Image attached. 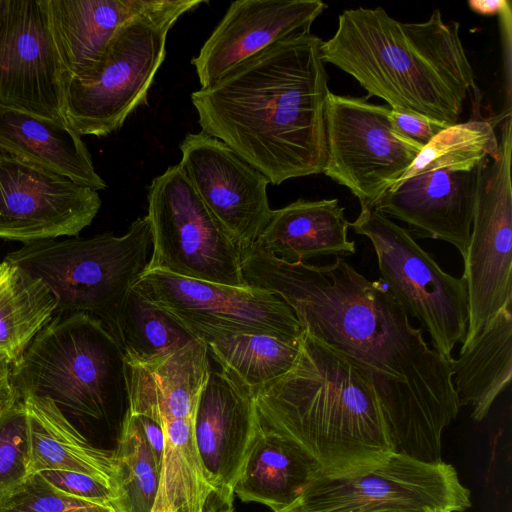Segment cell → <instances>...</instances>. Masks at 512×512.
Here are the masks:
<instances>
[{
    "mask_svg": "<svg viewBox=\"0 0 512 512\" xmlns=\"http://www.w3.org/2000/svg\"><path fill=\"white\" fill-rule=\"evenodd\" d=\"M248 285L271 291L302 329L353 362L373 383L395 452L442 461V434L459 411L451 365L378 282L341 257L288 262L253 244L242 251Z\"/></svg>",
    "mask_w": 512,
    "mask_h": 512,
    "instance_id": "obj_1",
    "label": "cell"
},
{
    "mask_svg": "<svg viewBox=\"0 0 512 512\" xmlns=\"http://www.w3.org/2000/svg\"><path fill=\"white\" fill-rule=\"evenodd\" d=\"M322 41L311 32L279 40L191 94L201 131L272 185L324 173L331 92Z\"/></svg>",
    "mask_w": 512,
    "mask_h": 512,
    "instance_id": "obj_2",
    "label": "cell"
},
{
    "mask_svg": "<svg viewBox=\"0 0 512 512\" xmlns=\"http://www.w3.org/2000/svg\"><path fill=\"white\" fill-rule=\"evenodd\" d=\"M458 22L435 9L424 22H400L384 8L346 9L321 44L324 63L351 75L392 110L446 127L457 124L466 96L477 92Z\"/></svg>",
    "mask_w": 512,
    "mask_h": 512,
    "instance_id": "obj_3",
    "label": "cell"
},
{
    "mask_svg": "<svg viewBox=\"0 0 512 512\" xmlns=\"http://www.w3.org/2000/svg\"><path fill=\"white\" fill-rule=\"evenodd\" d=\"M252 394L260 426L297 444L327 476L369 469L395 452L370 378L305 330L291 368Z\"/></svg>",
    "mask_w": 512,
    "mask_h": 512,
    "instance_id": "obj_4",
    "label": "cell"
},
{
    "mask_svg": "<svg viewBox=\"0 0 512 512\" xmlns=\"http://www.w3.org/2000/svg\"><path fill=\"white\" fill-rule=\"evenodd\" d=\"M19 392L51 399L68 417L120 428L127 410L124 351L97 318L59 315L12 365Z\"/></svg>",
    "mask_w": 512,
    "mask_h": 512,
    "instance_id": "obj_5",
    "label": "cell"
},
{
    "mask_svg": "<svg viewBox=\"0 0 512 512\" xmlns=\"http://www.w3.org/2000/svg\"><path fill=\"white\" fill-rule=\"evenodd\" d=\"M149 253L150 226L143 216L120 236L107 232L26 243L4 261L40 279L54 296L57 313L93 316L116 338L122 304L146 270Z\"/></svg>",
    "mask_w": 512,
    "mask_h": 512,
    "instance_id": "obj_6",
    "label": "cell"
},
{
    "mask_svg": "<svg viewBox=\"0 0 512 512\" xmlns=\"http://www.w3.org/2000/svg\"><path fill=\"white\" fill-rule=\"evenodd\" d=\"M206 0H163L129 21L114 36L101 61L86 75L70 79L68 125L80 136L104 137L121 128L149 89L166 57L169 30Z\"/></svg>",
    "mask_w": 512,
    "mask_h": 512,
    "instance_id": "obj_7",
    "label": "cell"
},
{
    "mask_svg": "<svg viewBox=\"0 0 512 512\" xmlns=\"http://www.w3.org/2000/svg\"><path fill=\"white\" fill-rule=\"evenodd\" d=\"M350 226L371 241L387 290L425 328L433 349L451 363L469 321L465 278L444 272L407 229L375 208L361 206Z\"/></svg>",
    "mask_w": 512,
    "mask_h": 512,
    "instance_id": "obj_8",
    "label": "cell"
},
{
    "mask_svg": "<svg viewBox=\"0 0 512 512\" xmlns=\"http://www.w3.org/2000/svg\"><path fill=\"white\" fill-rule=\"evenodd\" d=\"M151 253L145 271L246 287L242 249L203 203L179 164L148 187Z\"/></svg>",
    "mask_w": 512,
    "mask_h": 512,
    "instance_id": "obj_9",
    "label": "cell"
},
{
    "mask_svg": "<svg viewBox=\"0 0 512 512\" xmlns=\"http://www.w3.org/2000/svg\"><path fill=\"white\" fill-rule=\"evenodd\" d=\"M298 502L313 512H464L471 506L452 465L398 452L360 472L320 473Z\"/></svg>",
    "mask_w": 512,
    "mask_h": 512,
    "instance_id": "obj_10",
    "label": "cell"
},
{
    "mask_svg": "<svg viewBox=\"0 0 512 512\" xmlns=\"http://www.w3.org/2000/svg\"><path fill=\"white\" fill-rule=\"evenodd\" d=\"M498 153L481 169L464 260L469 321L461 349L470 345L501 309L512 305V119L501 122Z\"/></svg>",
    "mask_w": 512,
    "mask_h": 512,
    "instance_id": "obj_11",
    "label": "cell"
},
{
    "mask_svg": "<svg viewBox=\"0 0 512 512\" xmlns=\"http://www.w3.org/2000/svg\"><path fill=\"white\" fill-rule=\"evenodd\" d=\"M390 111L366 96L328 97L324 174L348 188L363 207L374 208L422 150L394 129Z\"/></svg>",
    "mask_w": 512,
    "mask_h": 512,
    "instance_id": "obj_12",
    "label": "cell"
},
{
    "mask_svg": "<svg viewBox=\"0 0 512 512\" xmlns=\"http://www.w3.org/2000/svg\"><path fill=\"white\" fill-rule=\"evenodd\" d=\"M197 338L265 334L298 340L302 326L293 310L271 291L144 271L133 286Z\"/></svg>",
    "mask_w": 512,
    "mask_h": 512,
    "instance_id": "obj_13",
    "label": "cell"
},
{
    "mask_svg": "<svg viewBox=\"0 0 512 512\" xmlns=\"http://www.w3.org/2000/svg\"><path fill=\"white\" fill-rule=\"evenodd\" d=\"M68 82L44 0H0V105L68 125Z\"/></svg>",
    "mask_w": 512,
    "mask_h": 512,
    "instance_id": "obj_14",
    "label": "cell"
},
{
    "mask_svg": "<svg viewBox=\"0 0 512 512\" xmlns=\"http://www.w3.org/2000/svg\"><path fill=\"white\" fill-rule=\"evenodd\" d=\"M100 207L98 191L0 153V238L26 244L74 237Z\"/></svg>",
    "mask_w": 512,
    "mask_h": 512,
    "instance_id": "obj_15",
    "label": "cell"
},
{
    "mask_svg": "<svg viewBox=\"0 0 512 512\" xmlns=\"http://www.w3.org/2000/svg\"><path fill=\"white\" fill-rule=\"evenodd\" d=\"M179 148V165L208 210L242 251L252 246L272 213L268 179L202 131L186 134Z\"/></svg>",
    "mask_w": 512,
    "mask_h": 512,
    "instance_id": "obj_16",
    "label": "cell"
},
{
    "mask_svg": "<svg viewBox=\"0 0 512 512\" xmlns=\"http://www.w3.org/2000/svg\"><path fill=\"white\" fill-rule=\"evenodd\" d=\"M327 5L321 0H237L192 58L201 88L289 36L310 32Z\"/></svg>",
    "mask_w": 512,
    "mask_h": 512,
    "instance_id": "obj_17",
    "label": "cell"
},
{
    "mask_svg": "<svg viewBox=\"0 0 512 512\" xmlns=\"http://www.w3.org/2000/svg\"><path fill=\"white\" fill-rule=\"evenodd\" d=\"M260 425L250 389L213 367L196 407L198 452L221 501L234 507V487Z\"/></svg>",
    "mask_w": 512,
    "mask_h": 512,
    "instance_id": "obj_18",
    "label": "cell"
},
{
    "mask_svg": "<svg viewBox=\"0 0 512 512\" xmlns=\"http://www.w3.org/2000/svg\"><path fill=\"white\" fill-rule=\"evenodd\" d=\"M484 162L470 171L436 169L395 183L374 208L405 222L413 237L446 241L464 258Z\"/></svg>",
    "mask_w": 512,
    "mask_h": 512,
    "instance_id": "obj_19",
    "label": "cell"
},
{
    "mask_svg": "<svg viewBox=\"0 0 512 512\" xmlns=\"http://www.w3.org/2000/svg\"><path fill=\"white\" fill-rule=\"evenodd\" d=\"M163 0H44L49 27L70 79L89 73L117 32Z\"/></svg>",
    "mask_w": 512,
    "mask_h": 512,
    "instance_id": "obj_20",
    "label": "cell"
},
{
    "mask_svg": "<svg viewBox=\"0 0 512 512\" xmlns=\"http://www.w3.org/2000/svg\"><path fill=\"white\" fill-rule=\"evenodd\" d=\"M127 410L152 418L195 416L200 393L211 369L207 344L197 338L184 347L149 361L124 357Z\"/></svg>",
    "mask_w": 512,
    "mask_h": 512,
    "instance_id": "obj_21",
    "label": "cell"
},
{
    "mask_svg": "<svg viewBox=\"0 0 512 512\" xmlns=\"http://www.w3.org/2000/svg\"><path fill=\"white\" fill-rule=\"evenodd\" d=\"M0 152L93 190L107 188L86 144L68 125L0 105Z\"/></svg>",
    "mask_w": 512,
    "mask_h": 512,
    "instance_id": "obj_22",
    "label": "cell"
},
{
    "mask_svg": "<svg viewBox=\"0 0 512 512\" xmlns=\"http://www.w3.org/2000/svg\"><path fill=\"white\" fill-rule=\"evenodd\" d=\"M20 393L27 417L29 476L47 470L82 473L105 484L115 494L114 450L94 446L51 399Z\"/></svg>",
    "mask_w": 512,
    "mask_h": 512,
    "instance_id": "obj_23",
    "label": "cell"
},
{
    "mask_svg": "<svg viewBox=\"0 0 512 512\" xmlns=\"http://www.w3.org/2000/svg\"><path fill=\"white\" fill-rule=\"evenodd\" d=\"M344 211L336 198L298 199L272 210L254 244L288 262H305L323 255H352L355 242L347 239L350 222Z\"/></svg>",
    "mask_w": 512,
    "mask_h": 512,
    "instance_id": "obj_24",
    "label": "cell"
},
{
    "mask_svg": "<svg viewBox=\"0 0 512 512\" xmlns=\"http://www.w3.org/2000/svg\"><path fill=\"white\" fill-rule=\"evenodd\" d=\"M320 473L318 463L301 447L260 426L234 496L279 512L298 502Z\"/></svg>",
    "mask_w": 512,
    "mask_h": 512,
    "instance_id": "obj_25",
    "label": "cell"
},
{
    "mask_svg": "<svg viewBox=\"0 0 512 512\" xmlns=\"http://www.w3.org/2000/svg\"><path fill=\"white\" fill-rule=\"evenodd\" d=\"M511 306L501 309L474 341L460 349L450 363L459 407L469 406L471 417L482 421L512 376Z\"/></svg>",
    "mask_w": 512,
    "mask_h": 512,
    "instance_id": "obj_26",
    "label": "cell"
},
{
    "mask_svg": "<svg viewBox=\"0 0 512 512\" xmlns=\"http://www.w3.org/2000/svg\"><path fill=\"white\" fill-rule=\"evenodd\" d=\"M0 271V357L11 365L50 323L57 304L46 285L20 267L2 262Z\"/></svg>",
    "mask_w": 512,
    "mask_h": 512,
    "instance_id": "obj_27",
    "label": "cell"
},
{
    "mask_svg": "<svg viewBox=\"0 0 512 512\" xmlns=\"http://www.w3.org/2000/svg\"><path fill=\"white\" fill-rule=\"evenodd\" d=\"M205 343L217 366L252 393L285 374L299 350V339L265 334L228 335Z\"/></svg>",
    "mask_w": 512,
    "mask_h": 512,
    "instance_id": "obj_28",
    "label": "cell"
},
{
    "mask_svg": "<svg viewBox=\"0 0 512 512\" xmlns=\"http://www.w3.org/2000/svg\"><path fill=\"white\" fill-rule=\"evenodd\" d=\"M115 512H152L159 488L161 459L153 452L137 415L126 413L117 445Z\"/></svg>",
    "mask_w": 512,
    "mask_h": 512,
    "instance_id": "obj_29",
    "label": "cell"
},
{
    "mask_svg": "<svg viewBox=\"0 0 512 512\" xmlns=\"http://www.w3.org/2000/svg\"><path fill=\"white\" fill-rule=\"evenodd\" d=\"M116 339L126 359L149 361L170 354L197 337L132 287L120 310Z\"/></svg>",
    "mask_w": 512,
    "mask_h": 512,
    "instance_id": "obj_30",
    "label": "cell"
},
{
    "mask_svg": "<svg viewBox=\"0 0 512 512\" xmlns=\"http://www.w3.org/2000/svg\"><path fill=\"white\" fill-rule=\"evenodd\" d=\"M506 113L493 119L473 118L442 129L422 148L396 183L436 169L470 171L477 168L498 153L499 137L495 126Z\"/></svg>",
    "mask_w": 512,
    "mask_h": 512,
    "instance_id": "obj_31",
    "label": "cell"
},
{
    "mask_svg": "<svg viewBox=\"0 0 512 512\" xmlns=\"http://www.w3.org/2000/svg\"><path fill=\"white\" fill-rule=\"evenodd\" d=\"M27 417L20 397L0 420V504L29 477Z\"/></svg>",
    "mask_w": 512,
    "mask_h": 512,
    "instance_id": "obj_32",
    "label": "cell"
},
{
    "mask_svg": "<svg viewBox=\"0 0 512 512\" xmlns=\"http://www.w3.org/2000/svg\"><path fill=\"white\" fill-rule=\"evenodd\" d=\"M0 512H115L104 504L65 494L39 473L30 475L22 486L0 504Z\"/></svg>",
    "mask_w": 512,
    "mask_h": 512,
    "instance_id": "obj_33",
    "label": "cell"
},
{
    "mask_svg": "<svg viewBox=\"0 0 512 512\" xmlns=\"http://www.w3.org/2000/svg\"><path fill=\"white\" fill-rule=\"evenodd\" d=\"M39 474L56 489L73 497L110 505L114 501L113 490L91 476L61 470H47Z\"/></svg>",
    "mask_w": 512,
    "mask_h": 512,
    "instance_id": "obj_34",
    "label": "cell"
},
{
    "mask_svg": "<svg viewBox=\"0 0 512 512\" xmlns=\"http://www.w3.org/2000/svg\"><path fill=\"white\" fill-rule=\"evenodd\" d=\"M394 129L402 136L414 141L422 148L426 146L446 126L428 118L407 112L390 111Z\"/></svg>",
    "mask_w": 512,
    "mask_h": 512,
    "instance_id": "obj_35",
    "label": "cell"
},
{
    "mask_svg": "<svg viewBox=\"0 0 512 512\" xmlns=\"http://www.w3.org/2000/svg\"><path fill=\"white\" fill-rule=\"evenodd\" d=\"M136 415V414H135ZM140 419L143 431L155 455L162 460L163 434L160 426L152 419L137 415Z\"/></svg>",
    "mask_w": 512,
    "mask_h": 512,
    "instance_id": "obj_36",
    "label": "cell"
},
{
    "mask_svg": "<svg viewBox=\"0 0 512 512\" xmlns=\"http://www.w3.org/2000/svg\"><path fill=\"white\" fill-rule=\"evenodd\" d=\"M511 2L509 0H470L469 8L482 16L500 15Z\"/></svg>",
    "mask_w": 512,
    "mask_h": 512,
    "instance_id": "obj_37",
    "label": "cell"
},
{
    "mask_svg": "<svg viewBox=\"0 0 512 512\" xmlns=\"http://www.w3.org/2000/svg\"><path fill=\"white\" fill-rule=\"evenodd\" d=\"M20 397L10 378L0 384V420Z\"/></svg>",
    "mask_w": 512,
    "mask_h": 512,
    "instance_id": "obj_38",
    "label": "cell"
},
{
    "mask_svg": "<svg viewBox=\"0 0 512 512\" xmlns=\"http://www.w3.org/2000/svg\"><path fill=\"white\" fill-rule=\"evenodd\" d=\"M12 365L4 358L0 357V384L10 378Z\"/></svg>",
    "mask_w": 512,
    "mask_h": 512,
    "instance_id": "obj_39",
    "label": "cell"
},
{
    "mask_svg": "<svg viewBox=\"0 0 512 512\" xmlns=\"http://www.w3.org/2000/svg\"><path fill=\"white\" fill-rule=\"evenodd\" d=\"M279 512H313V511H309V510L305 509L303 506L300 505L299 502H296L292 506H290L284 510H281Z\"/></svg>",
    "mask_w": 512,
    "mask_h": 512,
    "instance_id": "obj_40",
    "label": "cell"
},
{
    "mask_svg": "<svg viewBox=\"0 0 512 512\" xmlns=\"http://www.w3.org/2000/svg\"><path fill=\"white\" fill-rule=\"evenodd\" d=\"M214 512H236V510H235V507H233V508L218 510V511H214Z\"/></svg>",
    "mask_w": 512,
    "mask_h": 512,
    "instance_id": "obj_41",
    "label": "cell"
},
{
    "mask_svg": "<svg viewBox=\"0 0 512 512\" xmlns=\"http://www.w3.org/2000/svg\"><path fill=\"white\" fill-rule=\"evenodd\" d=\"M2 267H3V264H2V263H0V271L2 270Z\"/></svg>",
    "mask_w": 512,
    "mask_h": 512,
    "instance_id": "obj_42",
    "label": "cell"
}]
</instances>
